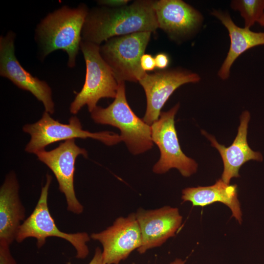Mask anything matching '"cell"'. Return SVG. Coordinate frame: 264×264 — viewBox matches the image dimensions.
<instances>
[{"mask_svg":"<svg viewBox=\"0 0 264 264\" xmlns=\"http://www.w3.org/2000/svg\"><path fill=\"white\" fill-rule=\"evenodd\" d=\"M152 32H140L112 37L100 45V53L117 82H139L147 73L140 65Z\"/></svg>","mask_w":264,"mask_h":264,"instance_id":"5","label":"cell"},{"mask_svg":"<svg viewBox=\"0 0 264 264\" xmlns=\"http://www.w3.org/2000/svg\"><path fill=\"white\" fill-rule=\"evenodd\" d=\"M88 264H105L103 259L102 250L99 247L95 249L94 256Z\"/></svg>","mask_w":264,"mask_h":264,"instance_id":"24","label":"cell"},{"mask_svg":"<svg viewBox=\"0 0 264 264\" xmlns=\"http://www.w3.org/2000/svg\"><path fill=\"white\" fill-rule=\"evenodd\" d=\"M52 176L47 175L46 182L42 187L38 202L30 215L21 224L16 239L20 243L28 238L37 240V246L40 248L49 237H57L66 240L74 247L76 257L86 258L89 254L87 243L90 237L86 232L67 233L58 229L52 217L47 204V198Z\"/></svg>","mask_w":264,"mask_h":264,"instance_id":"7","label":"cell"},{"mask_svg":"<svg viewBox=\"0 0 264 264\" xmlns=\"http://www.w3.org/2000/svg\"><path fill=\"white\" fill-rule=\"evenodd\" d=\"M140 65L145 72L152 71L156 67L154 57L149 54H144L141 57Z\"/></svg>","mask_w":264,"mask_h":264,"instance_id":"21","label":"cell"},{"mask_svg":"<svg viewBox=\"0 0 264 264\" xmlns=\"http://www.w3.org/2000/svg\"><path fill=\"white\" fill-rule=\"evenodd\" d=\"M114 101L104 108L97 106L90 113L97 124L110 125L121 132L122 141L133 154L151 149L153 146L151 126L139 118L130 107L126 97L125 82H118Z\"/></svg>","mask_w":264,"mask_h":264,"instance_id":"3","label":"cell"},{"mask_svg":"<svg viewBox=\"0 0 264 264\" xmlns=\"http://www.w3.org/2000/svg\"><path fill=\"white\" fill-rule=\"evenodd\" d=\"M141 236L140 254L159 247L175 235L180 227L182 217L176 207L165 206L154 210L139 208L135 213Z\"/></svg>","mask_w":264,"mask_h":264,"instance_id":"13","label":"cell"},{"mask_svg":"<svg viewBox=\"0 0 264 264\" xmlns=\"http://www.w3.org/2000/svg\"><path fill=\"white\" fill-rule=\"evenodd\" d=\"M154 0H138L120 7L99 5L89 10L82 40L99 45L112 37L136 32H154L158 28Z\"/></svg>","mask_w":264,"mask_h":264,"instance_id":"1","label":"cell"},{"mask_svg":"<svg viewBox=\"0 0 264 264\" xmlns=\"http://www.w3.org/2000/svg\"><path fill=\"white\" fill-rule=\"evenodd\" d=\"M80 48L85 59L86 73L83 87L70 106V112L73 114L85 105L91 112L101 98H115L118 87L112 71L100 53V45L82 40Z\"/></svg>","mask_w":264,"mask_h":264,"instance_id":"4","label":"cell"},{"mask_svg":"<svg viewBox=\"0 0 264 264\" xmlns=\"http://www.w3.org/2000/svg\"><path fill=\"white\" fill-rule=\"evenodd\" d=\"M154 7L158 28L171 38L192 33L203 21L198 10L181 0H155Z\"/></svg>","mask_w":264,"mask_h":264,"instance_id":"15","label":"cell"},{"mask_svg":"<svg viewBox=\"0 0 264 264\" xmlns=\"http://www.w3.org/2000/svg\"><path fill=\"white\" fill-rule=\"evenodd\" d=\"M258 23L261 26L264 27V14L263 15V16L261 17V18L260 19V20L258 22Z\"/></svg>","mask_w":264,"mask_h":264,"instance_id":"26","label":"cell"},{"mask_svg":"<svg viewBox=\"0 0 264 264\" xmlns=\"http://www.w3.org/2000/svg\"><path fill=\"white\" fill-rule=\"evenodd\" d=\"M179 108L178 103L168 111L161 112L158 119L151 125L152 141L160 152L159 159L153 171L162 174L176 168L182 176L189 177L197 172L198 164L187 156L180 148L175 125V117Z\"/></svg>","mask_w":264,"mask_h":264,"instance_id":"8","label":"cell"},{"mask_svg":"<svg viewBox=\"0 0 264 264\" xmlns=\"http://www.w3.org/2000/svg\"><path fill=\"white\" fill-rule=\"evenodd\" d=\"M88 10L83 3L75 8L64 5L41 21L35 29V38L41 60L55 50H62L67 54L68 66L73 68L75 66L80 49L82 29Z\"/></svg>","mask_w":264,"mask_h":264,"instance_id":"2","label":"cell"},{"mask_svg":"<svg viewBox=\"0 0 264 264\" xmlns=\"http://www.w3.org/2000/svg\"><path fill=\"white\" fill-rule=\"evenodd\" d=\"M231 8L238 11L244 20V27L250 28L264 14V0H234Z\"/></svg>","mask_w":264,"mask_h":264,"instance_id":"19","label":"cell"},{"mask_svg":"<svg viewBox=\"0 0 264 264\" xmlns=\"http://www.w3.org/2000/svg\"><path fill=\"white\" fill-rule=\"evenodd\" d=\"M22 130L31 136L25 151L35 154L45 150L51 144L77 138H93L108 146L116 144L122 141L120 135L112 132H91L83 130L80 120L75 116L69 118L68 124H63L52 118L46 111L37 122L24 125Z\"/></svg>","mask_w":264,"mask_h":264,"instance_id":"6","label":"cell"},{"mask_svg":"<svg viewBox=\"0 0 264 264\" xmlns=\"http://www.w3.org/2000/svg\"><path fill=\"white\" fill-rule=\"evenodd\" d=\"M38 159L53 172L60 191L66 200L67 209L75 214L83 211V206L76 198L74 187V175L76 158L80 155L87 158L88 153L75 144V139L65 141L49 151L45 150L35 154Z\"/></svg>","mask_w":264,"mask_h":264,"instance_id":"9","label":"cell"},{"mask_svg":"<svg viewBox=\"0 0 264 264\" xmlns=\"http://www.w3.org/2000/svg\"><path fill=\"white\" fill-rule=\"evenodd\" d=\"M156 67L160 69H165L170 62L168 55L165 53H158L154 56Z\"/></svg>","mask_w":264,"mask_h":264,"instance_id":"22","label":"cell"},{"mask_svg":"<svg viewBox=\"0 0 264 264\" xmlns=\"http://www.w3.org/2000/svg\"><path fill=\"white\" fill-rule=\"evenodd\" d=\"M250 119V113L247 110L244 111L240 116V124L236 137L229 147L219 144L215 137L204 131H201V133L211 142V146L217 149L221 156L223 164L221 179L227 184H230L232 178L240 177L239 172L240 168L248 161L263 160L262 154L253 151L247 141Z\"/></svg>","mask_w":264,"mask_h":264,"instance_id":"14","label":"cell"},{"mask_svg":"<svg viewBox=\"0 0 264 264\" xmlns=\"http://www.w3.org/2000/svg\"><path fill=\"white\" fill-rule=\"evenodd\" d=\"M90 238L100 242L105 264H119L142 245L140 229L135 213L116 219L112 225Z\"/></svg>","mask_w":264,"mask_h":264,"instance_id":"12","label":"cell"},{"mask_svg":"<svg viewBox=\"0 0 264 264\" xmlns=\"http://www.w3.org/2000/svg\"><path fill=\"white\" fill-rule=\"evenodd\" d=\"M185 261L181 259L177 258L169 264H185Z\"/></svg>","mask_w":264,"mask_h":264,"instance_id":"25","label":"cell"},{"mask_svg":"<svg viewBox=\"0 0 264 264\" xmlns=\"http://www.w3.org/2000/svg\"><path fill=\"white\" fill-rule=\"evenodd\" d=\"M181 199L183 202H190L194 206L204 207L215 202H220L230 209L232 216L240 224L242 221L237 185L227 184L221 178L211 186L184 189Z\"/></svg>","mask_w":264,"mask_h":264,"instance_id":"18","label":"cell"},{"mask_svg":"<svg viewBox=\"0 0 264 264\" xmlns=\"http://www.w3.org/2000/svg\"><path fill=\"white\" fill-rule=\"evenodd\" d=\"M19 189L16 175L11 172L0 189V242L9 245L16 240L21 222L25 220V210Z\"/></svg>","mask_w":264,"mask_h":264,"instance_id":"16","label":"cell"},{"mask_svg":"<svg viewBox=\"0 0 264 264\" xmlns=\"http://www.w3.org/2000/svg\"><path fill=\"white\" fill-rule=\"evenodd\" d=\"M9 247L10 245L0 242V264H17Z\"/></svg>","mask_w":264,"mask_h":264,"instance_id":"20","label":"cell"},{"mask_svg":"<svg viewBox=\"0 0 264 264\" xmlns=\"http://www.w3.org/2000/svg\"><path fill=\"white\" fill-rule=\"evenodd\" d=\"M129 1V0H102L98 1V3L101 6L116 8L126 5Z\"/></svg>","mask_w":264,"mask_h":264,"instance_id":"23","label":"cell"},{"mask_svg":"<svg viewBox=\"0 0 264 264\" xmlns=\"http://www.w3.org/2000/svg\"><path fill=\"white\" fill-rule=\"evenodd\" d=\"M15 33L11 31L0 37V75L19 88L31 92L43 104L45 111L52 114L54 103L51 89L45 81L32 76L20 64L15 53Z\"/></svg>","mask_w":264,"mask_h":264,"instance_id":"11","label":"cell"},{"mask_svg":"<svg viewBox=\"0 0 264 264\" xmlns=\"http://www.w3.org/2000/svg\"><path fill=\"white\" fill-rule=\"evenodd\" d=\"M211 15L225 27L230 40L228 52L218 73L220 78L226 80L230 76L233 63L242 54L252 47L264 45V32H254L237 26L227 12L213 10Z\"/></svg>","mask_w":264,"mask_h":264,"instance_id":"17","label":"cell"},{"mask_svg":"<svg viewBox=\"0 0 264 264\" xmlns=\"http://www.w3.org/2000/svg\"><path fill=\"white\" fill-rule=\"evenodd\" d=\"M198 74L183 68L164 69L147 73L139 81L146 97V110L143 121L149 125L157 120L161 110L173 93L187 83L198 82Z\"/></svg>","mask_w":264,"mask_h":264,"instance_id":"10","label":"cell"}]
</instances>
